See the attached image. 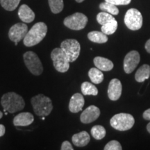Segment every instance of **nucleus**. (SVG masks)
Here are the masks:
<instances>
[{"instance_id": "nucleus-1", "label": "nucleus", "mask_w": 150, "mask_h": 150, "mask_svg": "<svg viewBox=\"0 0 150 150\" xmlns=\"http://www.w3.org/2000/svg\"><path fill=\"white\" fill-rule=\"evenodd\" d=\"M1 104L5 112L15 113L24 109L25 102L20 95L14 92H10L3 95L1 99Z\"/></svg>"}, {"instance_id": "nucleus-2", "label": "nucleus", "mask_w": 150, "mask_h": 150, "mask_svg": "<svg viewBox=\"0 0 150 150\" xmlns=\"http://www.w3.org/2000/svg\"><path fill=\"white\" fill-rule=\"evenodd\" d=\"M47 33V27L44 22H38L28 31L23 39L24 45L26 47H33L40 43Z\"/></svg>"}, {"instance_id": "nucleus-3", "label": "nucleus", "mask_w": 150, "mask_h": 150, "mask_svg": "<svg viewBox=\"0 0 150 150\" xmlns=\"http://www.w3.org/2000/svg\"><path fill=\"white\" fill-rule=\"evenodd\" d=\"M31 102L34 112L36 115L40 117L48 116L53 109L51 99L42 94H39L33 97L31 99Z\"/></svg>"}, {"instance_id": "nucleus-4", "label": "nucleus", "mask_w": 150, "mask_h": 150, "mask_svg": "<svg viewBox=\"0 0 150 150\" xmlns=\"http://www.w3.org/2000/svg\"><path fill=\"white\" fill-rule=\"evenodd\" d=\"M135 120L131 114L118 113L112 117L110 120V126L117 131H125L129 130L134 125Z\"/></svg>"}, {"instance_id": "nucleus-5", "label": "nucleus", "mask_w": 150, "mask_h": 150, "mask_svg": "<svg viewBox=\"0 0 150 150\" xmlns=\"http://www.w3.org/2000/svg\"><path fill=\"white\" fill-rule=\"evenodd\" d=\"M51 59L53 61L54 67L58 72L65 73L70 68V62L61 47L55 48L52 50Z\"/></svg>"}, {"instance_id": "nucleus-6", "label": "nucleus", "mask_w": 150, "mask_h": 150, "mask_svg": "<svg viewBox=\"0 0 150 150\" xmlns=\"http://www.w3.org/2000/svg\"><path fill=\"white\" fill-rule=\"evenodd\" d=\"M24 61L30 72L35 76H39L43 72V66L40 59L33 52L29 51L24 54Z\"/></svg>"}, {"instance_id": "nucleus-7", "label": "nucleus", "mask_w": 150, "mask_h": 150, "mask_svg": "<svg viewBox=\"0 0 150 150\" xmlns=\"http://www.w3.org/2000/svg\"><path fill=\"white\" fill-rule=\"evenodd\" d=\"M61 48L66 54L70 63L76 61L80 54V44L75 39H67L63 41L61 44Z\"/></svg>"}, {"instance_id": "nucleus-8", "label": "nucleus", "mask_w": 150, "mask_h": 150, "mask_svg": "<svg viewBox=\"0 0 150 150\" xmlns=\"http://www.w3.org/2000/svg\"><path fill=\"white\" fill-rule=\"evenodd\" d=\"M124 20L127 28L132 31L140 29L142 26V14L136 8L129 9L125 14Z\"/></svg>"}, {"instance_id": "nucleus-9", "label": "nucleus", "mask_w": 150, "mask_h": 150, "mask_svg": "<svg viewBox=\"0 0 150 150\" xmlns=\"http://www.w3.org/2000/svg\"><path fill=\"white\" fill-rule=\"evenodd\" d=\"M88 18L81 13H75L65 18L63 24L65 27L75 31L81 30L86 27L88 23Z\"/></svg>"}, {"instance_id": "nucleus-10", "label": "nucleus", "mask_w": 150, "mask_h": 150, "mask_svg": "<svg viewBox=\"0 0 150 150\" xmlns=\"http://www.w3.org/2000/svg\"><path fill=\"white\" fill-rule=\"evenodd\" d=\"M28 32V27L24 23H17L9 29L8 37L14 42H20L24 38Z\"/></svg>"}, {"instance_id": "nucleus-11", "label": "nucleus", "mask_w": 150, "mask_h": 150, "mask_svg": "<svg viewBox=\"0 0 150 150\" xmlns=\"http://www.w3.org/2000/svg\"><path fill=\"white\" fill-rule=\"evenodd\" d=\"M140 54L137 51L133 50L129 52L125 56L124 59V70L127 74H131L134 71L138 63H140Z\"/></svg>"}, {"instance_id": "nucleus-12", "label": "nucleus", "mask_w": 150, "mask_h": 150, "mask_svg": "<svg viewBox=\"0 0 150 150\" xmlns=\"http://www.w3.org/2000/svg\"><path fill=\"white\" fill-rule=\"evenodd\" d=\"M100 115V110L98 107L91 105L82 112L80 120L83 124H89L95 121Z\"/></svg>"}, {"instance_id": "nucleus-13", "label": "nucleus", "mask_w": 150, "mask_h": 150, "mask_svg": "<svg viewBox=\"0 0 150 150\" xmlns=\"http://www.w3.org/2000/svg\"><path fill=\"white\" fill-rule=\"evenodd\" d=\"M122 91V86L120 81L117 79H112L108 88V96L109 99L112 101H117L121 96Z\"/></svg>"}, {"instance_id": "nucleus-14", "label": "nucleus", "mask_w": 150, "mask_h": 150, "mask_svg": "<svg viewBox=\"0 0 150 150\" xmlns=\"http://www.w3.org/2000/svg\"><path fill=\"white\" fill-rule=\"evenodd\" d=\"M85 100L83 95L80 93H75L71 97L69 103V110L73 113L79 112L83 108Z\"/></svg>"}, {"instance_id": "nucleus-15", "label": "nucleus", "mask_w": 150, "mask_h": 150, "mask_svg": "<svg viewBox=\"0 0 150 150\" xmlns=\"http://www.w3.org/2000/svg\"><path fill=\"white\" fill-rule=\"evenodd\" d=\"M34 121V117L31 113L29 112H20L13 119V125L15 126L25 127L30 125Z\"/></svg>"}, {"instance_id": "nucleus-16", "label": "nucleus", "mask_w": 150, "mask_h": 150, "mask_svg": "<svg viewBox=\"0 0 150 150\" xmlns=\"http://www.w3.org/2000/svg\"><path fill=\"white\" fill-rule=\"evenodd\" d=\"M18 16L24 23H31L35 19L34 12L30 8L29 6L22 4L18 11Z\"/></svg>"}, {"instance_id": "nucleus-17", "label": "nucleus", "mask_w": 150, "mask_h": 150, "mask_svg": "<svg viewBox=\"0 0 150 150\" xmlns=\"http://www.w3.org/2000/svg\"><path fill=\"white\" fill-rule=\"evenodd\" d=\"M72 140L73 144L76 147H85L89 143L90 140H91V137L88 134V132L83 131L78 133V134L73 135Z\"/></svg>"}, {"instance_id": "nucleus-18", "label": "nucleus", "mask_w": 150, "mask_h": 150, "mask_svg": "<svg viewBox=\"0 0 150 150\" xmlns=\"http://www.w3.org/2000/svg\"><path fill=\"white\" fill-rule=\"evenodd\" d=\"M94 64L102 71H110L113 68V63L110 60L106 58L97 56L93 60Z\"/></svg>"}, {"instance_id": "nucleus-19", "label": "nucleus", "mask_w": 150, "mask_h": 150, "mask_svg": "<svg viewBox=\"0 0 150 150\" xmlns=\"http://www.w3.org/2000/svg\"><path fill=\"white\" fill-rule=\"evenodd\" d=\"M150 76V66L149 65L144 64L140 66L135 74L136 81L143 82Z\"/></svg>"}, {"instance_id": "nucleus-20", "label": "nucleus", "mask_w": 150, "mask_h": 150, "mask_svg": "<svg viewBox=\"0 0 150 150\" xmlns=\"http://www.w3.org/2000/svg\"><path fill=\"white\" fill-rule=\"evenodd\" d=\"M88 38L92 42L95 43H102L106 42L108 40L107 35H106L102 31H93L91 32L88 33Z\"/></svg>"}, {"instance_id": "nucleus-21", "label": "nucleus", "mask_w": 150, "mask_h": 150, "mask_svg": "<svg viewBox=\"0 0 150 150\" xmlns=\"http://www.w3.org/2000/svg\"><path fill=\"white\" fill-rule=\"evenodd\" d=\"M89 78L91 79V81L95 84H99L102 83L104 80V74L102 70H100L97 67H93L88 72Z\"/></svg>"}, {"instance_id": "nucleus-22", "label": "nucleus", "mask_w": 150, "mask_h": 150, "mask_svg": "<svg viewBox=\"0 0 150 150\" xmlns=\"http://www.w3.org/2000/svg\"><path fill=\"white\" fill-rule=\"evenodd\" d=\"M81 89L83 95H93V96H96L98 94V90L93 83L90 82L85 81L81 84Z\"/></svg>"}, {"instance_id": "nucleus-23", "label": "nucleus", "mask_w": 150, "mask_h": 150, "mask_svg": "<svg viewBox=\"0 0 150 150\" xmlns=\"http://www.w3.org/2000/svg\"><path fill=\"white\" fill-rule=\"evenodd\" d=\"M99 8L102 11L108 13L113 16H117L119 13V9L117 8V6L106 1L105 2H102L99 4Z\"/></svg>"}, {"instance_id": "nucleus-24", "label": "nucleus", "mask_w": 150, "mask_h": 150, "mask_svg": "<svg viewBox=\"0 0 150 150\" xmlns=\"http://www.w3.org/2000/svg\"><path fill=\"white\" fill-rule=\"evenodd\" d=\"M117 29V22L116 20H112L108 23L102 26L101 30L106 35H112L115 32Z\"/></svg>"}, {"instance_id": "nucleus-25", "label": "nucleus", "mask_w": 150, "mask_h": 150, "mask_svg": "<svg viewBox=\"0 0 150 150\" xmlns=\"http://www.w3.org/2000/svg\"><path fill=\"white\" fill-rule=\"evenodd\" d=\"M106 129L101 125H95L91 129V134L95 139L102 140L106 136Z\"/></svg>"}, {"instance_id": "nucleus-26", "label": "nucleus", "mask_w": 150, "mask_h": 150, "mask_svg": "<svg viewBox=\"0 0 150 150\" xmlns=\"http://www.w3.org/2000/svg\"><path fill=\"white\" fill-rule=\"evenodd\" d=\"M48 2L50 9L53 13H59L63 11L64 7L63 0H48Z\"/></svg>"}, {"instance_id": "nucleus-27", "label": "nucleus", "mask_w": 150, "mask_h": 150, "mask_svg": "<svg viewBox=\"0 0 150 150\" xmlns=\"http://www.w3.org/2000/svg\"><path fill=\"white\" fill-rule=\"evenodd\" d=\"M21 0H0L1 6L5 10L13 11L18 6Z\"/></svg>"}, {"instance_id": "nucleus-28", "label": "nucleus", "mask_w": 150, "mask_h": 150, "mask_svg": "<svg viewBox=\"0 0 150 150\" xmlns=\"http://www.w3.org/2000/svg\"><path fill=\"white\" fill-rule=\"evenodd\" d=\"M113 20H115V18L112 17L111 14L104 12V11L99 13L97 16V21L101 25H104V24L108 23V22L112 21Z\"/></svg>"}, {"instance_id": "nucleus-29", "label": "nucleus", "mask_w": 150, "mask_h": 150, "mask_svg": "<svg viewBox=\"0 0 150 150\" xmlns=\"http://www.w3.org/2000/svg\"><path fill=\"white\" fill-rule=\"evenodd\" d=\"M122 145L117 140H111L108 142L104 147V150H121Z\"/></svg>"}, {"instance_id": "nucleus-30", "label": "nucleus", "mask_w": 150, "mask_h": 150, "mask_svg": "<svg viewBox=\"0 0 150 150\" xmlns=\"http://www.w3.org/2000/svg\"><path fill=\"white\" fill-rule=\"evenodd\" d=\"M106 1L113 4L116 6L119 5H128L130 4L131 0H105Z\"/></svg>"}, {"instance_id": "nucleus-31", "label": "nucleus", "mask_w": 150, "mask_h": 150, "mask_svg": "<svg viewBox=\"0 0 150 150\" xmlns=\"http://www.w3.org/2000/svg\"><path fill=\"white\" fill-rule=\"evenodd\" d=\"M61 150H73L72 146L71 145V143L68 141H64L62 143L61 145Z\"/></svg>"}, {"instance_id": "nucleus-32", "label": "nucleus", "mask_w": 150, "mask_h": 150, "mask_svg": "<svg viewBox=\"0 0 150 150\" xmlns=\"http://www.w3.org/2000/svg\"><path fill=\"white\" fill-rule=\"evenodd\" d=\"M143 117L144 119L146 120H149L150 121V108L149 109L146 110L145 112H143Z\"/></svg>"}, {"instance_id": "nucleus-33", "label": "nucleus", "mask_w": 150, "mask_h": 150, "mask_svg": "<svg viewBox=\"0 0 150 150\" xmlns=\"http://www.w3.org/2000/svg\"><path fill=\"white\" fill-rule=\"evenodd\" d=\"M145 48L146 51H147L148 53L150 54V38L147 41V42H146Z\"/></svg>"}, {"instance_id": "nucleus-34", "label": "nucleus", "mask_w": 150, "mask_h": 150, "mask_svg": "<svg viewBox=\"0 0 150 150\" xmlns=\"http://www.w3.org/2000/svg\"><path fill=\"white\" fill-rule=\"evenodd\" d=\"M6 129L3 125H0V137L3 136L5 134Z\"/></svg>"}, {"instance_id": "nucleus-35", "label": "nucleus", "mask_w": 150, "mask_h": 150, "mask_svg": "<svg viewBox=\"0 0 150 150\" xmlns=\"http://www.w3.org/2000/svg\"><path fill=\"white\" fill-rule=\"evenodd\" d=\"M147 131H148V132H149V134H150V122H149V123L148 124V125H147Z\"/></svg>"}, {"instance_id": "nucleus-36", "label": "nucleus", "mask_w": 150, "mask_h": 150, "mask_svg": "<svg viewBox=\"0 0 150 150\" xmlns=\"http://www.w3.org/2000/svg\"><path fill=\"white\" fill-rule=\"evenodd\" d=\"M75 1L78 3H81V2H83L84 0H75Z\"/></svg>"}, {"instance_id": "nucleus-37", "label": "nucleus", "mask_w": 150, "mask_h": 150, "mask_svg": "<svg viewBox=\"0 0 150 150\" xmlns=\"http://www.w3.org/2000/svg\"><path fill=\"white\" fill-rule=\"evenodd\" d=\"M3 117V112L1 111H0V119Z\"/></svg>"}]
</instances>
